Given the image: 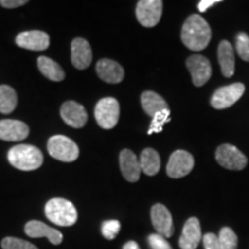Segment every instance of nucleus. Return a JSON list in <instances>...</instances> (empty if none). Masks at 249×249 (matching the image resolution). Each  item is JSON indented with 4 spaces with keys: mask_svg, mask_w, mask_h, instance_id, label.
I'll use <instances>...</instances> for the list:
<instances>
[{
    "mask_svg": "<svg viewBox=\"0 0 249 249\" xmlns=\"http://www.w3.org/2000/svg\"><path fill=\"white\" fill-rule=\"evenodd\" d=\"M235 48L239 57L242 60L249 62V36L246 33H239L236 35Z\"/></svg>",
    "mask_w": 249,
    "mask_h": 249,
    "instance_id": "27",
    "label": "nucleus"
},
{
    "mask_svg": "<svg viewBox=\"0 0 249 249\" xmlns=\"http://www.w3.org/2000/svg\"><path fill=\"white\" fill-rule=\"evenodd\" d=\"M187 68L192 75V81L196 87H202L209 81L213 74L210 61L201 54H193L187 59Z\"/></svg>",
    "mask_w": 249,
    "mask_h": 249,
    "instance_id": "10",
    "label": "nucleus"
},
{
    "mask_svg": "<svg viewBox=\"0 0 249 249\" xmlns=\"http://www.w3.org/2000/svg\"><path fill=\"white\" fill-rule=\"evenodd\" d=\"M151 222L152 226L164 238H170L173 234V220L171 213L163 204H155L151 208Z\"/></svg>",
    "mask_w": 249,
    "mask_h": 249,
    "instance_id": "11",
    "label": "nucleus"
},
{
    "mask_svg": "<svg viewBox=\"0 0 249 249\" xmlns=\"http://www.w3.org/2000/svg\"><path fill=\"white\" fill-rule=\"evenodd\" d=\"M169 121H170V110L169 108H167V110H163V111L158 112L157 114H155V116L152 117V121L150 124V128H149V130H148V134L149 135H151V134H154V133L161 132L164 124L166 123H169Z\"/></svg>",
    "mask_w": 249,
    "mask_h": 249,
    "instance_id": "26",
    "label": "nucleus"
},
{
    "mask_svg": "<svg viewBox=\"0 0 249 249\" xmlns=\"http://www.w3.org/2000/svg\"><path fill=\"white\" fill-rule=\"evenodd\" d=\"M148 244L151 249H172L171 245L166 241V238L157 233L148 236Z\"/></svg>",
    "mask_w": 249,
    "mask_h": 249,
    "instance_id": "30",
    "label": "nucleus"
},
{
    "mask_svg": "<svg viewBox=\"0 0 249 249\" xmlns=\"http://www.w3.org/2000/svg\"><path fill=\"white\" fill-rule=\"evenodd\" d=\"M202 239L200 220L196 217H191L185 223L182 233L179 239V246L181 249H196Z\"/></svg>",
    "mask_w": 249,
    "mask_h": 249,
    "instance_id": "15",
    "label": "nucleus"
},
{
    "mask_svg": "<svg viewBox=\"0 0 249 249\" xmlns=\"http://www.w3.org/2000/svg\"><path fill=\"white\" fill-rule=\"evenodd\" d=\"M45 216L58 226H73L77 220V211L74 204L65 198H51L45 204Z\"/></svg>",
    "mask_w": 249,
    "mask_h": 249,
    "instance_id": "3",
    "label": "nucleus"
},
{
    "mask_svg": "<svg viewBox=\"0 0 249 249\" xmlns=\"http://www.w3.org/2000/svg\"><path fill=\"white\" fill-rule=\"evenodd\" d=\"M120 105L113 97H105L97 103L95 107L96 121L102 128L111 129L119 121Z\"/></svg>",
    "mask_w": 249,
    "mask_h": 249,
    "instance_id": "5",
    "label": "nucleus"
},
{
    "mask_svg": "<svg viewBox=\"0 0 249 249\" xmlns=\"http://www.w3.org/2000/svg\"><path fill=\"white\" fill-rule=\"evenodd\" d=\"M60 116L62 120L73 128H81L85 126L88 120L86 108L74 101H68L62 104Z\"/></svg>",
    "mask_w": 249,
    "mask_h": 249,
    "instance_id": "13",
    "label": "nucleus"
},
{
    "mask_svg": "<svg viewBox=\"0 0 249 249\" xmlns=\"http://www.w3.org/2000/svg\"><path fill=\"white\" fill-rule=\"evenodd\" d=\"M18 46L30 51H44L50 45V37L44 31L30 30L18 34L15 39Z\"/></svg>",
    "mask_w": 249,
    "mask_h": 249,
    "instance_id": "12",
    "label": "nucleus"
},
{
    "mask_svg": "<svg viewBox=\"0 0 249 249\" xmlns=\"http://www.w3.org/2000/svg\"><path fill=\"white\" fill-rule=\"evenodd\" d=\"M2 249H38L35 245L30 244L26 240L13 236H7L1 241Z\"/></svg>",
    "mask_w": 249,
    "mask_h": 249,
    "instance_id": "29",
    "label": "nucleus"
},
{
    "mask_svg": "<svg viewBox=\"0 0 249 249\" xmlns=\"http://www.w3.org/2000/svg\"><path fill=\"white\" fill-rule=\"evenodd\" d=\"M27 0H0V5L5 8H17L27 4Z\"/></svg>",
    "mask_w": 249,
    "mask_h": 249,
    "instance_id": "32",
    "label": "nucleus"
},
{
    "mask_svg": "<svg viewBox=\"0 0 249 249\" xmlns=\"http://www.w3.org/2000/svg\"><path fill=\"white\" fill-rule=\"evenodd\" d=\"M120 229H121V225L119 220L110 219V220H105V222H103L101 231H102L103 236H104L105 239H107V240H113V239L118 235V233L120 232Z\"/></svg>",
    "mask_w": 249,
    "mask_h": 249,
    "instance_id": "28",
    "label": "nucleus"
},
{
    "mask_svg": "<svg viewBox=\"0 0 249 249\" xmlns=\"http://www.w3.org/2000/svg\"><path fill=\"white\" fill-rule=\"evenodd\" d=\"M161 13H163L161 0H141L136 5V18L143 27H155L160 21Z\"/></svg>",
    "mask_w": 249,
    "mask_h": 249,
    "instance_id": "6",
    "label": "nucleus"
},
{
    "mask_svg": "<svg viewBox=\"0 0 249 249\" xmlns=\"http://www.w3.org/2000/svg\"><path fill=\"white\" fill-rule=\"evenodd\" d=\"M218 61H219L222 73L225 77H231L234 74L235 59L233 46L229 40H222L218 45Z\"/></svg>",
    "mask_w": 249,
    "mask_h": 249,
    "instance_id": "20",
    "label": "nucleus"
},
{
    "mask_svg": "<svg viewBox=\"0 0 249 249\" xmlns=\"http://www.w3.org/2000/svg\"><path fill=\"white\" fill-rule=\"evenodd\" d=\"M48 151L54 160L65 161V163L76 160L80 155L76 143L64 135H54L50 138L48 141Z\"/></svg>",
    "mask_w": 249,
    "mask_h": 249,
    "instance_id": "4",
    "label": "nucleus"
},
{
    "mask_svg": "<svg viewBox=\"0 0 249 249\" xmlns=\"http://www.w3.org/2000/svg\"><path fill=\"white\" fill-rule=\"evenodd\" d=\"M37 64H38L40 73L46 79L54 81V82H60V81L65 79L64 70L60 67V65L57 64L54 60H52V59L48 57H39Z\"/></svg>",
    "mask_w": 249,
    "mask_h": 249,
    "instance_id": "23",
    "label": "nucleus"
},
{
    "mask_svg": "<svg viewBox=\"0 0 249 249\" xmlns=\"http://www.w3.org/2000/svg\"><path fill=\"white\" fill-rule=\"evenodd\" d=\"M29 135V127L20 120H0V140L4 141H23Z\"/></svg>",
    "mask_w": 249,
    "mask_h": 249,
    "instance_id": "16",
    "label": "nucleus"
},
{
    "mask_svg": "<svg viewBox=\"0 0 249 249\" xmlns=\"http://www.w3.org/2000/svg\"><path fill=\"white\" fill-rule=\"evenodd\" d=\"M218 164L229 170L240 171L247 166V157L232 144H222L216 151Z\"/></svg>",
    "mask_w": 249,
    "mask_h": 249,
    "instance_id": "7",
    "label": "nucleus"
},
{
    "mask_svg": "<svg viewBox=\"0 0 249 249\" xmlns=\"http://www.w3.org/2000/svg\"><path fill=\"white\" fill-rule=\"evenodd\" d=\"M181 39L185 46L192 51H202L207 48L211 39L209 23L201 15H191L182 26Z\"/></svg>",
    "mask_w": 249,
    "mask_h": 249,
    "instance_id": "1",
    "label": "nucleus"
},
{
    "mask_svg": "<svg viewBox=\"0 0 249 249\" xmlns=\"http://www.w3.org/2000/svg\"><path fill=\"white\" fill-rule=\"evenodd\" d=\"M96 71H97L99 79H102L107 83H111V85L120 83L124 76V68L118 62L111 60V59L99 60L96 65Z\"/></svg>",
    "mask_w": 249,
    "mask_h": 249,
    "instance_id": "19",
    "label": "nucleus"
},
{
    "mask_svg": "<svg viewBox=\"0 0 249 249\" xmlns=\"http://www.w3.org/2000/svg\"><path fill=\"white\" fill-rule=\"evenodd\" d=\"M193 167H194V157L188 151L176 150L170 156L166 172L170 178L178 179L191 173Z\"/></svg>",
    "mask_w": 249,
    "mask_h": 249,
    "instance_id": "9",
    "label": "nucleus"
},
{
    "mask_svg": "<svg viewBox=\"0 0 249 249\" xmlns=\"http://www.w3.org/2000/svg\"><path fill=\"white\" fill-rule=\"evenodd\" d=\"M244 92L245 86L239 82L222 87L217 89L211 97V105L217 110H224L238 102L242 97Z\"/></svg>",
    "mask_w": 249,
    "mask_h": 249,
    "instance_id": "8",
    "label": "nucleus"
},
{
    "mask_svg": "<svg viewBox=\"0 0 249 249\" xmlns=\"http://www.w3.org/2000/svg\"><path fill=\"white\" fill-rule=\"evenodd\" d=\"M218 2H220L219 0H202V1L198 2V11H200L201 13H204L208 8L213 6L214 4H218Z\"/></svg>",
    "mask_w": 249,
    "mask_h": 249,
    "instance_id": "33",
    "label": "nucleus"
},
{
    "mask_svg": "<svg viewBox=\"0 0 249 249\" xmlns=\"http://www.w3.org/2000/svg\"><path fill=\"white\" fill-rule=\"evenodd\" d=\"M203 245L204 249H222L219 240H218V235L213 233H207L203 236Z\"/></svg>",
    "mask_w": 249,
    "mask_h": 249,
    "instance_id": "31",
    "label": "nucleus"
},
{
    "mask_svg": "<svg viewBox=\"0 0 249 249\" xmlns=\"http://www.w3.org/2000/svg\"><path fill=\"white\" fill-rule=\"evenodd\" d=\"M24 232L30 238H46L52 245L58 246L62 242L61 232L58 230L50 227L46 224L39 222V220H30L24 226Z\"/></svg>",
    "mask_w": 249,
    "mask_h": 249,
    "instance_id": "14",
    "label": "nucleus"
},
{
    "mask_svg": "<svg viewBox=\"0 0 249 249\" xmlns=\"http://www.w3.org/2000/svg\"><path fill=\"white\" fill-rule=\"evenodd\" d=\"M120 170L124 178L129 182H136L141 176V165L135 154L129 149H124L119 156Z\"/></svg>",
    "mask_w": 249,
    "mask_h": 249,
    "instance_id": "18",
    "label": "nucleus"
},
{
    "mask_svg": "<svg viewBox=\"0 0 249 249\" xmlns=\"http://www.w3.org/2000/svg\"><path fill=\"white\" fill-rule=\"evenodd\" d=\"M7 158L11 165L21 171L37 170L43 164L42 151L30 144H18L11 148Z\"/></svg>",
    "mask_w": 249,
    "mask_h": 249,
    "instance_id": "2",
    "label": "nucleus"
},
{
    "mask_svg": "<svg viewBox=\"0 0 249 249\" xmlns=\"http://www.w3.org/2000/svg\"><path fill=\"white\" fill-rule=\"evenodd\" d=\"M71 64L77 70H86L92 61L91 46L85 38H75L71 42Z\"/></svg>",
    "mask_w": 249,
    "mask_h": 249,
    "instance_id": "17",
    "label": "nucleus"
},
{
    "mask_svg": "<svg viewBox=\"0 0 249 249\" xmlns=\"http://www.w3.org/2000/svg\"><path fill=\"white\" fill-rule=\"evenodd\" d=\"M141 104L145 113L151 117H154L158 112L169 108L167 107V103L164 101V98L154 91L143 92L141 95Z\"/></svg>",
    "mask_w": 249,
    "mask_h": 249,
    "instance_id": "21",
    "label": "nucleus"
},
{
    "mask_svg": "<svg viewBox=\"0 0 249 249\" xmlns=\"http://www.w3.org/2000/svg\"><path fill=\"white\" fill-rule=\"evenodd\" d=\"M140 165L142 172L147 176H155L160 170V157L155 149L147 148L141 152L140 157Z\"/></svg>",
    "mask_w": 249,
    "mask_h": 249,
    "instance_id": "22",
    "label": "nucleus"
},
{
    "mask_svg": "<svg viewBox=\"0 0 249 249\" xmlns=\"http://www.w3.org/2000/svg\"><path fill=\"white\" fill-rule=\"evenodd\" d=\"M222 249H236L238 247V236L231 227H223L218 235Z\"/></svg>",
    "mask_w": 249,
    "mask_h": 249,
    "instance_id": "25",
    "label": "nucleus"
},
{
    "mask_svg": "<svg viewBox=\"0 0 249 249\" xmlns=\"http://www.w3.org/2000/svg\"><path fill=\"white\" fill-rule=\"evenodd\" d=\"M123 249H140V247L135 241H128L124 245Z\"/></svg>",
    "mask_w": 249,
    "mask_h": 249,
    "instance_id": "34",
    "label": "nucleus"
},
{
    "mask_svg": "<svg viewBox=\"0 0 249 249\" xmlns=\"http://www.w3.org/2000/svg\"><path fill=\"white\" fill-rule=\"evenodd\" d=\"M18 105V95L15 90L9 86H0V112L9 114L15 110Z\"/></svg>",
    "mask_w": 249,
    "mask_h": 249,
    "instance_id": "24",
    "label": "nucleus"
}]
</instances>
